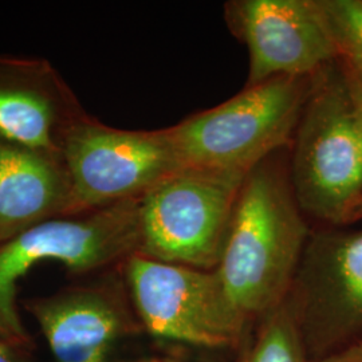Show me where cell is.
I'll return each mask as SVG.
<instances>
[{"label": "cell", "instance_id": "cell-1", "mask_svg": "<svg viewBox=\"0 0 362 362\" xmlns=\"http://www.w3.org/2000/svg\"><path fill=\"white\" fill-rule=\"evenodd\" d=\"M308 240V224L288 168L272 156L247 173L216 267L227 294L248 322L285 300Z\"/></svg>", "mask_w": 362, "mask_h": 362}, {"label": "cell", "instance_id": "cell-9", "mask_svg": "<svg viewBox=\"0 0 362 362\" xmlns=\"http://www.w3.org/2000/svg\"><path fill=\"white\" fill-rule=\"evenodd\" d=\"M288 298L306 351L362 330V231L309 236Z\"/></svg>", "mask_w": 362, "mask_h": 362}, {"label": "cell", "instance_id": "cell-11", "mask_svg": "<svg viewBox=\"0 0 362 362\" xmlns=\"http://www.w3.org/2000/svg\"><path fill=\"white\" fill-rule=\"evenodd\" d=\"M85 115L52 62L0 54V137L62 158L67 132Z\"/></svg>", "mask_w": 362, "mask_h": 362}, {"label": "cell", "instance_id": "cell-8", "mask_svg": "<svg viewBox=\"0 0 362 362\" xmlns=\"http://www.w3.org/2000/svg\"><path fill=\"white\" fill-rule=\"evenodd\" d=\"M54 362H169L133 358L122 344L144 329L132 306L121 266L77 278L46 297L23 300Z\"/></svg>", "mask_w": 362, "mask_h": 362}, {"label": "cell", "instance_id": "cell-13", "mask_svg": "<svg viewBox=\"0 0 362 362\" xmlns=\"http://www.w3.org/2000/svg\"><path fill=\"white\" fill-rule=\"evenodd\" d=\"M297 315L288 296L262 318L257 337L240 362H308Z\"/></svg>", "mask_w": 362, "mask_h": 362}, {"label": "cell", "instance_id": "cell-15", "mask_svg": "<svg viewBox=\"0 0 362 362\" xmlns=\"http://www.w3.org/2000/svg\"><path fill=\"white\" fill-rule=\"evenodd\" d=\"M320 362H362V342L353 344L344 350L332 353Z\"/></svg>", "mask_w": 362, "mask_h": 362}, {"label": "cell", "instance_id": "cell-5", "mask_svg": "<svg viewBox=\"0 0 362 362\" xmlns=\"http://www.w3.org/2000/svg\"><path fill=\"white\" fill-rule=\"evenodd\" d=\"M245 172L182 167L140 197L139 254L216 270Z\"/></svg>", "mask_w": 362, "mask_h": 362}, {"label": "cell", "instance_id": "cell-6", "mask_svg": "<svg viewBox=\"0 0 362 362\" xmlns=\"http://www.w3.org/2000/svg\"><path fill=\"white\" fill-rule=\"evenodd\" d=\"M132 306L148 334L203 348L240 342L246 318L216 270H199L134 254L121 264Z\"/></svg>", "mask_w": 362, "mask_h": 362}, {"label": "cell", "instance_id": "cell-16", "mask_svg": "<svg viewBox=\"0 0 362 362\" xmlns=\"http://www.w3.org/2000/svg\"><path fill=\"white\" fill-rule=\"evenodd\" d=\"M22 350H25V348H21L11 341L0 337V362H23Z\"/></svg>", "mask_w": 362, "mask_h": 362}, {"label": "cell", "instance_id": "cell-12", "mask_svg": "<svg viewBox=\"0 0 362 362\" xmlns=\"http://www.w3.org/2000/svg\"><path fill=\"white\" fill-rule=\"evenodd\" d=\"M70 214L73 194L62 158L0 137V245Z\"/></svg>", "mask_w": 362, "mask_h": 362}, {"label": "cell", "instance_id": "cell-7", "mask_svg": "<svg viewBox=\"0 0 362 362\" xmlns=\"http://www.w3.org/2000/svg\"><path fill=\"white\" fill-rule=\"evenodd\" d=\"M62 161L73 214L137 200L182 168L167 128L117 129L89 113L67 132Z\"/></svg>", "mask_w": 362, "mask_h": 362}, {"label": "cell", "instance_id": "cell-4", "mask_svg": "<svg viewBox=\"0 0 362 362\" xmlns=\"http://www.w3.org/2000/svg\"><path fill=\"white\" fill-rule=\"evenodd\" d=\"M314 77H276L167 128L182 167L248 173L293 141Z\"/></svg>", "mask_w": 362, "mask_h": 362}, {"label": "cell", "instance_id": "cell-14", "mask_svg": "<svg viewBox=\"0 0 362 362\" xmlns=\"http://www.w3.org/2000/svg\"><path fill=\"white\" fill-rule=\"evenodd\" d=\"M337 58L349 67L350 88L362 97V0H315Z\"/></svg>", "mask_w": 362, "mask_h": 362}, {"label": "cell", "instance_id": "cell-10", "mask_svg": "<svg viewBox=\"0 0 362 362\" xmlns=\"http://www.w3.org/2000/svg\"><path fill=\"white\" fill-rule=\"evenodd\" d=\"M224 10L227 25L248 50L246 86L313 77L337 58L315 0H233Z\"/></svg>", "mask_w": 362, "mask_h": 362}, {"label": "cell", "instance_id": "cell-2", "mask_svg": "<svg viewBox=\"0 0 362 362\" xmlns=\"http://www.w3.org/2000/svg\"><path fill=\"white\" fill-rule=\"evenodd\" d=\"M346 79L315 74L293 137L288 176L303 214L330 224L362 216V148Z\"/></svg>", "mask_w": 362, "mask_h": 362}, {"label": "cell", "instance_id": "cell-3", "mask_svg": "<svg viewBox=\"0 0 362 362\" xmlns=\"http://www.w3.org/2000/svg\"><path fill=\"white\" fill-rule=\"evenodd\" d=\"M139 200L46 220L0 245V337L31 346L16 308V284L37 263L58 262L77 279L117 269L139 254Z\"/></svg>", "mask_w": 362, "mask_h": 362}, {"label": "cell", "instance_id": "cell-17", "mask_svg": "<svg viewBox=\"0 0 362 362\" xmlns=\"http://www.w3.org/2000/svg\"><path fill=\"white\" fill-rule=\"evenodd\" d=\"M353 94H354V93H353ZM354 97H356V104H357V107H356L357 128H358V134H360V141H361L362 148V97H360V95H356V94H354Z\"/></svg>", "mask_w": 362, "mask_h": 362}]
</instances>
